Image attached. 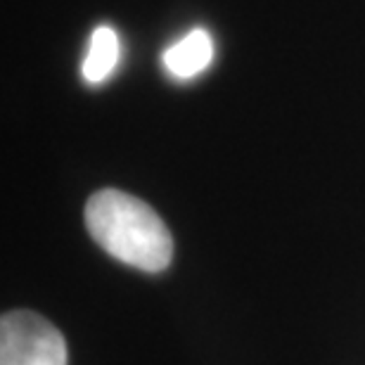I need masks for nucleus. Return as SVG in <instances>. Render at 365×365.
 Returning a JSON list of instances; mask_svg holds the SVG:
<instances>
[{"mask_svg":"<svg viewBox=\"0 0 365 365\" xmlns=\"http://www.w3.org/2000/svg\"><path fill=\"white\" fill-rule=\"evenodd\" d=\"M214 60V41L207 29H195L187 36H182L178 43L164 50L162 62L171 76L187 81L197 74H202Z\"/></svg>","mask_w":365,"mask_h":365,"instance_id":"7ed1b4c3","label":"nucleus"},{"mask_svg":"<svg viewBox=\"0 0 365 365\" xmlns=\"http://www.w3.org/2000/svg\"><path fill=\"white\" fill-rule=\"evenodd\" d=\"M0 365H67V341L38 313L7 311L0 320Z\"/></svg>","mask_w":365,"mask_h":365,"instance_id":"f03ea898","label":"nucleus"},{"mask_svg":"<svg viewBox=\"0 0 365 365\" xmlns=\"http://www.w3.org/2000/svg\"><path fill=\"white\" fill-rule=\"evenodd\" d=\"M119 36L112 26H98L91 36V46H88V55L83 60L81 74L86 83H102L112 76V71L119 64Z\"/></svg>","mask_w":365,"mask_h":365,"instance_id":"20e7f679","label":"nucleus"},{"mask_svg":"<svg viewBox=\"0 0 365 365\" xmlns=\"http://www.w3.org/2000/svg\"><path fill=\"white\" fill-rule=\"evenodd\" d=\"M86 228L116 261L148 273H159L173 259V237L150 204L107 187L86 204Z\"/></svg>","mask_w":365,"mask_h":365,"instance_id":"f257e3e1","label":"nucleus"}]
</instances>
